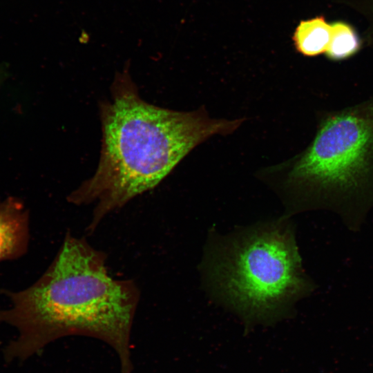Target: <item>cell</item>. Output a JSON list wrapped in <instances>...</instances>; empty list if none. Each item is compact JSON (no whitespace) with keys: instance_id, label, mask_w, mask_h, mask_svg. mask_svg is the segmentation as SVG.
Masks as SVG:
<instances>
[{"instance_id":"obj_1","label":"cell","mask_w":373,"mask_h":373,"mask_svg":"<svg viewBox=\"0 0 373 373\" xmlns=\"http://www.w3.org/2000/svg\"><path fill=\"white\" fill-rule=\"evenodd\" d=\"M106 259L85 238L68 231L35 283L4 291L10 305L0 309V323L19 332L4 350L7 361L25 360L59 338L84 335L110 345L121 373H133L131 334L140 291L133 280L111 277Z\"/></svg>"},{"instance_id":"obj_2","label":"cell","mask_w":373,"mask_h":373,"mask_svg":"<svg viewBox=\"0 0 373 373\" xmlns=\"http://www.w3.org/2000/svg\"><path fill=\"white\" fill-rule=\"evenodd\" d=\"M100 116L102 142L97 170L67 198L75 205L95 204L86 228L89 235L107 215L156 186L196 145L211 135L230 133L242 122L149 104L126 70L115 77Z\"/></svg>"},{"instance_id":"obj_3","label":"cell","mask_w":373,"mask_h":373,"mask_svg":"<svg viewBox=\"0 0 373 373\" xmlns=\"http://www.w3.org/2000/svg\"><path fill=\"white\" fill-rule=\"evenodd\" d=\"M207 271L213 291L247 327L277 321L315 288L303 270L292 228L284 221L224 239L212 251Z\"/></svg>"},{"instance_id":"obj_4","label":"cell","mask_w":373,"mask_h":373,"mask_svg":"<svg viewBox=\"0 0 373 373\" xmlns=\"http://www.w3.org/2000/svg\"><path fill=\"white\" fill-rule=\"evenodd\" d=\"M300 206L332 210L351 229L373 207V95L324 112L287 179Z\"/></svg>"},{"instance_id":"obj_5","label":"cell","mask_w":373,"mask_h":373,"mask_svg":"<svg viewBox=\"0 0 373 373\" xmlns=\"http://www.w3.org/2000/svg\"><path fill=\"white\" fill-rule=\"evenodd\" d=\"M30 239L29 213L19 198L0 202V262L23 256Z\"/></svg>"},{"instance_id":"obj_6","label":"cell","mask_w":373,"mask_h":373,"mask_svg":"<svg viewBox=\"0 0 373 373\" xmlns=\"http://www.w3.org/2000/svg\"><path fill=\"white\" fill-rule=\"evenodd\" d=\"M331 36V24L323 16L302 20L296 26L292 39L298 52L315 57L325 52Z\"/></svg>"},{"instance_id":"obj_7","label":"cell","mask_w":373,"mask_h":373,"mask_svg":"<svg viewBox=\"0 0 373 373\" xmlns=\"http://www.w3.org/2000/svg\"><path fill=\"white\" fill-rule=\"evenodd\" d=\"M361 41L355 29L348 23L337 21L331 23L330 40L325 52L332 61L347 59L355 55Z\"/></svg>"},{"instance_id":"obj_8","label":"cell","mask_w":373,"mask_h":373,"mask_svg":"<svg viewBox=\"0 0 373 373\" xmlns=\"http://www.w3.org/2000/svg\"><path fill=\"white\" fill-rule=\"evenodd\" d=\"M3 79H4L3 72L2 70H0V85L1 84Z\"/></svg>"}]
</instances>
